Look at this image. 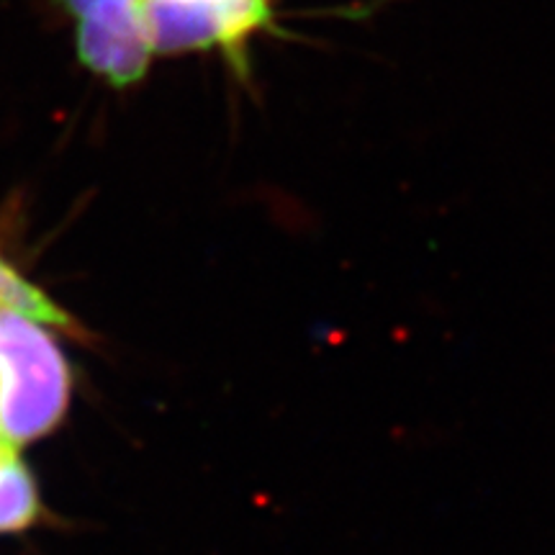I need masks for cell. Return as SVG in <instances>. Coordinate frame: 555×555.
Here are the masks:
<instances>
[{"label":"cell","instance_id":"3957f363","mask_svg":"<svg viewBox=\"0 0 555 555\" xmlns=\"http://www.w3.org/2000/svg\"><path fill=\"white\" fill-rule=\"evenodd\" d=\"M75 18L78 57L114 88H129L147 75L155 57L139 0H65Z\"/></svg>","mask_w":555,"mask_h":555},{"label":"cell","instance_id":"7a4b0ae2","mask_svg":"<svg viewBox=\"0 0 555 555\" xmlns=\"http://www.w3.org/2000/svg\"><path fill=\"white\" fill-rule=\"evenodd\" d=\"M155 54L224 52L234 65L273 21V0H139Z\"/></svg>","mask_w":555,"mask_h":555},{"label":"cell","instance_id":"277c9868","mask_svg":"<svg viewBox=\"0 0 555 555\" xmlns=\"http://www.w3.org/2000/svg\"><path fill=\"white\" fill-rule=\"evenodd\" d=\"M41 515L39 486L18 450H0V535L37 525Z\"/></svg>","mask_w":555,"mask_h":555},{"label":"cell","instance_id":"8992f818","mask_svg":"<svg viewBox=\"0 0 555 555\" xmlns=\"http://www.w3.org/2000/svg\"><path fill=\"white\" fill-rule=\"evenodd\" d=\"M0 450H3V446H0Z\"/></svg>","mask_w":555,"mask_h":555},{"label":"cell","instance_id":"5b68a950","mask_svg":"<svg viewBox=\"0 0 555 555\" xmlns=\"http://www.w3.org/2000/svg\"><path fill=\"white\" fill-rule=\"evenodd\" d=\"M0 309L21 311L62 335L86 337V330H80V324L54 298L47 296L29 278L21 275L5 258H0Z\"/></svg>","mask_w":555,"mask_h":555},{"label":"cell","instance_id":"6da1fadb","mask_svg":"<svg viewBox=\"0 0 555 555\" xmlns=\"http://www.w3.org/2000/svg\"><path fill=\"white\" fill-rule=\"evenodd\" d=\"M73 373L47 324L0 309V446L21 450L65 420Z\"/></svg>","mask_w":555,"mask_h":555}]
</instances>
